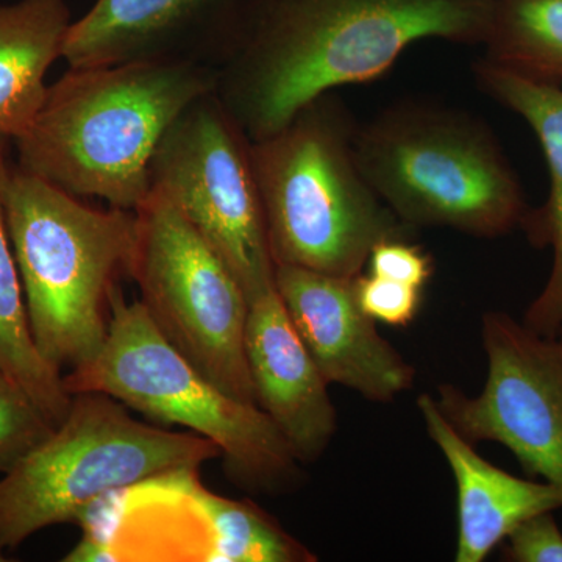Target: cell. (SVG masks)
I'll use <instances>...</instances> for the list:
<instances>
[{
	"mask_svg": "<svg viewBox=\"0 0 562 562\" xmlns=\"http://www.w3.org/2000/svg\"><path fill=\"white\" fill-rule=\"evenodd\" d=\"M495 0H258L216 92L251 140L306 103L384 76L413 44L483 46Z\"/></svg>",
	"mask_w": 562,
	"mask_h": 562,
	"instance_id": "cell-1",
	"label": "cell"
},
{
	"mask_svg": "<svg viewBox=\"0 0 562 562\" xmlns=\"http://www.w3.org/2000/svg\"><path fill=\"white\" fill-rule=\"evenodd\" d=\"M216 85L217 69L190 63L69 68L47 87L31 127L13 140L14 165L76 198L135 211L150 194L162 136Z\"/></svg>",
	"mask_w": 562,
	"mask_h": 562,
	"instance_id": "cell-2",
	"label": "cell"
},
{
	"mask_svg": "<svg viewBox=\"0 0 562 562\" xmlns=\"http://www.w3.org/2000/svg\"><path fill=\"white\" fill-rule=\"evenodd\" d=\"M355 131L350 110L333 91L251 140L276 266L355 279L376 243L408 235L358 168Z\"/></svg>",
	"mask_w": 562,
	"mask_h": 562,
	"instance_id": "cell-3",
	"label": "cell"
},
{
	"mask_svg": "<svg viewBox=\"0 0 562 562\" xmlns=\"http://www.w3.org/2000/svg\"><path fill=\"white\" fill-rule=\"evenodd\" d=\"M358 168L406 227L501 238L522 228L530 206L486 124L468 111L403 99L357 124Z\"/></svg>",
	"mask_w": 562,
	"mask_h": 562,
	"instance_id": "cell-4",
	"label": "cell"
},
{
	"mask_svg": "<svg viewBox=\"0 0 562 562\" xmlns=\"http://www.w3.org/2000/svg\"><path fill=\"white\" fill-rule=\"evenodd\" d=\"M5 217L36 349L61 373L79 368L109 335L135 211L94 209L13 165Z\"/></svg>",
	"mask_w": 562,
	"mask_h": 562,
	"instance_id": "cell-5",
	"label": "cell"
},
{
	"mask_svg": "<svg viewBox=\"0 0 562 562\" xmlns=\"http://www.w3.org/2000/svg\"><path fill=\"white\" fill-rule=\"evenodd\" d=\"M63 386L69 395L102 392L143 416L210 439L244 490L273 495L301 482V461L271 417L210 382L155 327L143 303L125 301L121 286L111 299L101 351L63 373Z\"/></svg>",
	"mask_w": 562,
	"mask_h": 562,
	"instance_id": "cell-6",
	"label": "cell"
},
{
	"mask_svg": "<svg viewBox=\"0 0 562 562\" xmlns=\"http://www.w3.org/2000/svg\"><path fill=\"white\" fill-rule=\"evenodd\" d=\"M220 457L210 439L135 419L102 392L72 395L50 438L0 480V549H18L52 525L76 522L109 492Z\"/></svg>",
	"mask_w": 562,
	"mask_h": 562,
	"instance_id": "cell-7",
	"label": "cell"
},
{
	"mask_svg": "<svg viewBox=\"0 0 562 562\" xmlns=\"http://www.w3.org/2000/svg\"><path fill=\"white\" fill-rule=\"evenodd\" d=\"M195 465L92 502L65 562H313L316 554L257 503L222 497Z\"/></svg>",
	"mask_w": 562,
	"mask_h": 562,
	"instance_id": "cell-8",
	"label": "cell"
},
{
	"mask_svg": "<svg viewBox=\"0 0 562 562\" xmlns=\"http://www.w3.org/2000/svg\"><path fill=\"white\" fill-rule=\"evenodd\" d=\"M127 276L161 335L232 397L257 405L246 357L250 302L217 251L165 195L135 210Z\"/></svg>",
	"mask_w": 562,
	"mask_h": 562,
	"instance_id": "cell-9",
	"label": "cell"
},
{
	"mask_svg": "<svg viewBox=\"0 0 562 562\" xmlns=\"http://www.w3.org/2000/svg\"><path fill=\"white\" fill-rule=\"evenodd\" d=\"M150 187L217 251L250 303L276 290L251 139L216 90L191 102L162 136Z\"/></svg>",
	"mask_w": 562,
	"mask_h": 562,
	"instance_id": "cell-10",
	"label": "cell"
},
{
	"mask_svg": "<svg viewBox=\"0 0 562 562\" xmlns=\"http://www.w3.org/2000/svg\"><path fill=\"white\" fill-rule=\"evenodd\" d=\"M487 376L476 397L438 386L439 412L465 441L505 446L562 498V333L543 336L505 312L482 321Z\"/></svg>",
	"mask_w": 562,
	"mask_h": 562,
	"instance_id": "cell-11",
	"label": "cell"
},
{
	"mask_svg": "<svg viewBox=\"0 0 562 562\" xmlns=\"http://www.w3.org/2000/svg\"><path fill=\"white\" fill-rule=\"evenodd\" d=\"M258 0H95L70 22L69 68L190 63L220 70L241 47Z\"/></svg>",
	"mask_w": 562,
	"mask_h": 562,
	"instance_id": "cell-12",
	"label": "cell"
},
{
	"mask_svg": "<svg viewBox=\"0 0 562 562\" xmlns=\"http://www.w3.org/2000/svg\"><path fill=\"white\" fill-rule=\"evenodd\" d=\"M355 279L281 265L276 291L328 384L391 402L413 386L416 371L362 312Z\"/></svg>",
	"mask_w": 562,
	"mask_h": 562,
	"instance_id": "cell-13",
	"label": "cell"
},
{
	"mask_svg": "<svg viewBox=\"0 0 562 562\" xmlns=\"http://www.w3.org/2000/svg\"><path fill=\"white\" fill-rule=\"evenodd\" d=\"M246 357L255 398L301 462L319 460L338 430L327 380L276 290L250 303Z\"/></svg>",
	"mask_w": 562,
	"mask_h": 562,
	"instance_id": "cell-14",
	"label": "cell"
},
{
	"mask_svg": "<svg viewBox=\"0 0 562 562\" xmlns=\"http://www.w3.org/2000/svg\"><path fill=\"white\" fill-rule=\"evenodd\" d=\"M425 430L452 469L458 490L454 561L482 562L509 532L535 514L562 508L560 492L547 482L514 476L476 453L473 443L442 416L431 394L417 398Z\"/></svg>",
	"mask_w": 562,
	"mask_h": 562,
	"instance_id": "cell-15",
	"label": "cell"
},
{
	"mask_svg": "<svg viewBox=\"0 0 562 562\" xmlns=\"http://www.w3.org/2000/svg\"><path fill=\"white\" fill-rule=\"evenodd\" d=\"M473 74L490 98L527 122L546 158L549 198L541 209L530 210L522 231L532 246L552 249V271L522 322L539 335L558 336L562 333V85L527 79L484 58L473 65Z\"/></svg>",
	"mask_w": 562,
	"mask_h": 562,
	"instance_id": "cell-16",
	"label": "cell"
},
{
	"mask_svg": "<svg viewBox=\"0 0 562 562\" xmlns=\"http://www.w3.org/2000/svg\"><path fill=\"white\" fill-rule=\"evenodd\" d=\"M70 11L66 0L0 3V136L25 133L46 98V77L61 58Z\"/></svg>",
	"mask_w": 562,
	"mask_h": 562,
	"instance_id": "cell-17",
	"label": "cell"
},
{
	"mask_svg": "<svg viewBox=\"0 0 562 562\" xmlns=\"http://www.w3.org/2000/svg\"><path fill=\"white\" fill-rule=\"evenodd\" d=\"M13 165L10 139L0 136V372L58 427L68 416L72 395L63 386V373L41 357L33 341L7 228L5 195Z\"/></svg>",
	"mask_w": 562,
	"mask_h": 562,
	"instance_id": "cell-18",
	"label": "cell"
},
{
	"mask_svg": "<svg viewBox=\"0 0 562 562\" xmlns=\"http://www.w3.org/2000/svg\"><path fill=\"white\" fill-rule=\"evenodd\" d=\"M484 60L562 85V0H495Z\"/></svg>",
	"mask_w": 562,
	"mask_h": 562,
	"instance_id": "cell-19",
	"label": "cell"
},
{
	"mask_svg": "<svg viewBox=\"0 0 562 562\" xmlns=\"http://www.w3.org/2000/svg\"><path fill=\"white\" fill-rule=\"evenodd\" d=\"M55 428L24 392L0 386V475L18 468Z\"/></svg>",
	"mask_w": 562,
	"mask_h": 562,
	"instance_id": "cell-20",
	"label": "cell"
},
{
	"mask_svg": "<svg viewBox=\"0 0 562 562\" xmlns=\"http://www.w3.org/2000/svg\"><path fill=\"white\" fill-rule=\"evenodd\" d=\"M355 286L362 312L375 322L392 327H405L419 313L422 288L372 273H360L355 279Z\"/></svg>",
	"mask_w": 562,
	"mask_h": 562,
	"instance_id": "cell-21",
	"label": "cell"
},
{
	"mask_svg": "<svg viewBox=\"0 0 562 562\" xmlns=\"http://www.w3.org/2000/svg\"><path fill=\"white\" fill-rule=\"evenodd\" d=\"M369 273L422 288L430 281L432 258L406 238H387L376 243L369 254Z\"/></svg>",
	"mask_w": 562,
	"mask_h": 562,
	"instance_id": "cell-22",
	"label": "cell"
},
{
	"mask_svg": "<svg viewBox=\"0 0 562 562\" xmlns=\"http://www.w3.org/2000/svg\"><path fill=\"white\" fill-rule=\"evenodd\" d=\"M503 549L506 561L562 562V531L553 512L535 514L517 525Z\"/></svg>",
	"mask_w": 562,
	"mask_h": 562,
	"instance_id": "cell-23",
	"label": "cell"
},
{
	"mask_svg": "<svg viewBox=\"0 0 562 562\" xmlns=\"http://www.w3.org/2000/svg\"><path fill=\"white\" fill-rule=\"evenodd\" d=\"M0 386H13V384H11L9 382V380L5 379V376H3V373L0 372ZM14 387V386H13ZM18 390V387H16ZM22 392V391H21Z\"/></svg>",
	"mask_w": 562,
	"mask_h": 562,
	"instance_id": "cell-24",
	"label": "cell"
},
{
	"mask_svg": "<svg viewBox=\"0 0 562 562\" xmlns=\"http://www.w3.org/2000/svg\"><path fill=\"white\" fill-rule=\"evenodd\" d=\"M10 561V558H7L5 550L0 549V562Z\"/></svg>",
	"mask_w": 562,
	"mask_h": 562,
	"instance_id": "cell-25",
	"label": "cell"
}]
</instances>
